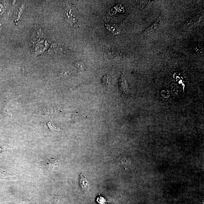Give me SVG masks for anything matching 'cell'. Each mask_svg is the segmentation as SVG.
<instances>
[{"mask_svg":"<svg viewBox=\"0 0 204 204\" xmlns=\"http://www.w3.org/2000/svg\"><path fill=\"white\" fill-rule=\"evenodd\" d=\"M47 125L48 128L53 132H55H55H60L61 131V129L60 127L56 126L54 124L51 122H49L48 123Z\"/></svg>","mask_w":204,"mask_h":204,"instance_id":"52a82bcc","label":"cell"},{"mask_svg":"<svg viewBox=\"0 0 204 204\" xmlns=\"http://www.w3.org/2000/svg\"><path fill=\"white\" fill-rule=\"evenodd\" d=\"M111 81V77L110 76L108 75H105L102 77V83L103 84L106 86H108L110 83Z\"/></svg>","mask_w":204,"mask_h":204,"instance_id":"ba28073f","label":"cell"},{"mask_svg":"<svg viewBox=\"0 0 204 204\" xmlns=\"http://www.w3.org/2000/svg\"><path fill=\"white\" fill-rule=\"evenodd\" d=\"M106 28L109 32H111L114 35H117L120 34V31L118 28L115 27H113L109 25H105Z\"/></svg>","mask_w":204,"mask_h":204,"instance_id":"5b68a950","label":"cell"},{"mask_svg":"<svg viewBox=\"0 0 204 204\" xmlns=\"http://www.w3.org/2000/svg\"><path fill=\"white\" fill-rule=\"evenodd\" d=\"M162 20L158 18L157 21L154 23L151 27L148 28V29L145 31V33H146L147 34H148V33H151L152 31L154 30L156 28H158L159 26L162 23Z\"/></svg>","mask_w":204,"mask_h":204,"instance_id":"3957f363","label":"cell"},{"mask_svg":"<svg viewBox=\"0 0 204 204\" xmlns=\"http://www.w3.org/2000/svg\"><path fill=\"white\" fill-rule=\"evenodd\" d=\"M120 89L124 93L127 92V86L126 81L124 77H122L119 82Z\"/></svg>","mask_w":204,"mask_h":204,"instance_id":"277c9868","label":"cell"},{"mask_svg":"<svg viewBox=\"0 0 204 204\" xmlns=\"http://www.w3.org/2000/svg\"><path fill=\"white\" fill-rule=\"evenodd\" d=\"M83 114L79 113H74L73 115L72 120L74 122H77L79 121L85 117Z\"/></svg>","mask_w":204,"mask_h":204,"instance_id":"8992f818","label":"cell"},{"mask_svg":"<svg viewBox=\"0 0 204 204\" xmlns=\"http://www.w3.org/2000/svg\"><path fill=\"white\" fill-rule=\"evenodd\" d=\"M79 184L81 188L85 193H87L89 189V182L86 176L82 173L80 174Z\"/></svg>","mask_w":204,"mask_h":204,"instance_id":"6da1fadb","label":"cell"},{"mask_svg":"<svg viewBox=\"0 0 204 204\" xmlns=\"http://www.w3.org/2000/svg\"><path fill=\"white\" fill-rule=\"evenodd\" d=\"M1 149L0 148V151H1Z\"/></svg>","mask_w":204,"mask_h":204,"instance_id":"30bf717a","label":"cell"},{"mask_svg":"<svg viewBox=\"0 0 204 204\" xmlns=\"http://www.w3.org/2000/svg\"><path fill=\"white\" fill-rule=\"evenodd\" d=\"M105 55L109 59H116L120 58L121 55L118 51L112 49H107L104 52Z\"/></svg>","mask_w":204,"mask_h":204,"instance_id":"7a4b0ae2","label":"cell"},{"mask_svg":"<svg viewBox=\"0 0 204 204\" xmlns=\"http://www.w3.org/2000/svg\"><path fill=\"white\" fill-rule=\"evenodd\" d=\"M75 65L76 67H77L79 70H85V69L84 65L82 62H77V63H75Z\"/></svg>","mask_w":204,"mask_h":204,"instance_id":"9c48e42d","label":"cell"}]
</instances>
